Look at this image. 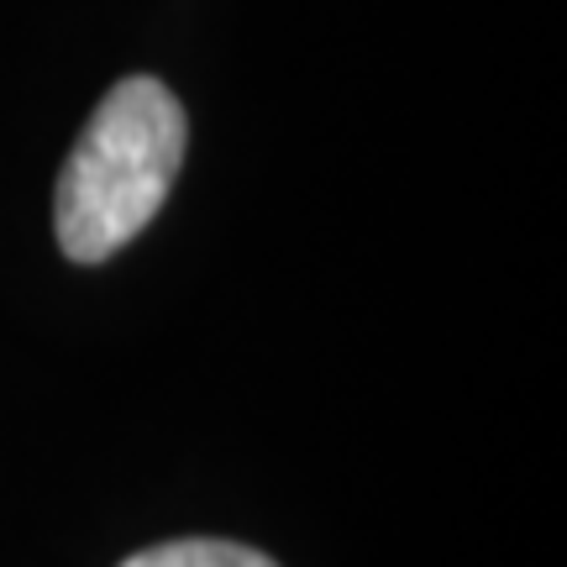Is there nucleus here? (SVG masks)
<instances>
[{
  "label": "nucleus",
  "mask_w": 567,
  "mask_h": 567,
  "mask_svg": "<svg viewBox=\"0 0 567 567\" xmlns=\"http://www.w3.org/2000/svg\"><path fill=\"white\" fill-rule=\"evenodd\" d=\"M189 122L179 95L153 74H126L84 122L53 189V231L63 258H116L168 200L184 168Z\"/></svg>",
  "instance_id": "1"
},
{
  "label": "nucleus",
  "mask_w": 567,
  "mask_h": 567,
  "mask_svg": "<svg viewBox=\"0 0 567 567\" xmlns=\"http://www.w3.org/2000/svg\"><path fill=\"white\" fill-rule=\"evenodd\" d=\"M122 567H279L268 551L243 547V542H221V536H184V542H158L126 557Z\"/></svg>",
  "instance_id": "2"
}]
</instances>
